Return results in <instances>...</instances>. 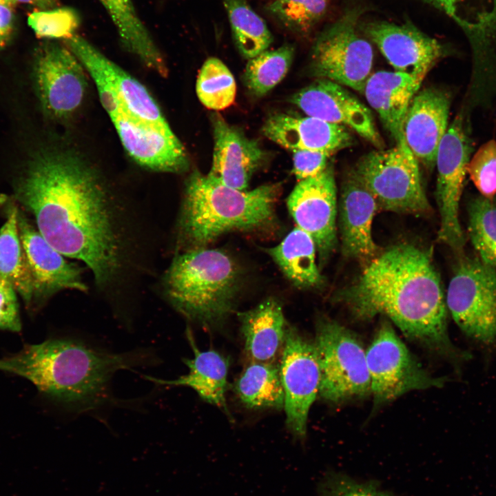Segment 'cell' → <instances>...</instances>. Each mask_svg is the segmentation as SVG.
<instances>
[{
	"label": "cell",
	"instance_id": "obj_1",
	"mask_svg": "<svg viewBox=\"0 0 496 496\" xmlns=\"http://www.w3.org/2000/svg\"><path fill=\"white\" fill-rule=\"evenodd\" d=\"M13 189L44 238L64 256L83 262L99 287L121 281L130 245L125 209L86 161L71 152H41Z\"/></svg>",
	"mask_w": 496,
	"mask_h": 496
},
{
	"label": "cell",
	"instance_id": "obj_2",
	"mask_svg": "<svg viewBox=\"0 0 496 496\" xmlns=\"http://www.w3.org/2000/svg\"><path fill=\"white\" fill-rule=\"evenodd\" d=\"M334 298L360 320L386 316L407 338L457 368L472 358L450 339L446 299L430 250L409 243L387 248Z\"/></svg>",
	"mask_w": 496,
	"mask_h": 496
},
{
	"label": "cell",
	"instance_id": "obj_3",
	"mask_svg": "<svg viewBox=\"0 0 496 496\" xmlns=\"http://www.w3.org/2000/svg\"><path fill=\"white\" fill-rule=\"evenodd\" d=\"M143 350L115 353L71 338H52L25 344L0 359V370L23 377L50 398L72 410L89 411L109 398V386L119 370L148 364Z\"/></svg>",
	"mask_w": 496,
	"mask_h": 496
},
{
	"label": "cell",
	"instance_id": "obj_4",
	"mask_svg": "<svg viewBox=\"0 0 496 496\" xmlns=\"http://www.w3.org/2000/svg\"><path fill=\"white\" fill-rule=\"evenodd\" d=\"M280 189L279 183H268L239 190L193 171L185 183L177 223L180 251L207 247L228 232L270 229Z\"/></svg>",
	"mask_w": 496,
	"mask_h": 496
},
{
	"label": "cell",
	"instance_id": "obj_5",
	"mask_svg": "<svg viewBox=\"0 0 496 496\" xmlns=\"http://www.w3.org/2000/svg\"><path fill=\"white\" fill-rule=\"evenodd\" d=\"M240 284L235 260L222 249L207 247L176 254L163 278L165 296L174 308L208 327L231 313Z\"/></svg>",
	"mask_w": 496,
	"mask_h": 496
},
{
	"label": "cell",
	"instance_id": "obj_6",
	"mask_svg": "<svg viewBox=\"0 0 496 496\" xmlns=\"http://www.w3.org/2000/svg\"><path fill=\"white\" fill-rule=\"evenodd\" d=\"M352 172L373 194L379 209L417 216L431 210L419 162L404 136L390 149L364 155Z\"/></svg>",
	"mask_w": 496,
	"mask_h": 496
},
{
	"label": "cell",
	"instance_id": "obj_7",
	"mask_svg": "<svg viewBox=\"0 0 496 496\" xmlns=\"http://www.w3.org/2000/svg\"><path fill=\"white\" fill-rule=\"evenodd\" d=\"M313 344L320 371L319 395L324 400L336 403L371 394L366 351L353 331L322 317Z\"/></svg>",
	"mask_w": 496,
	"mask_h": 496
},
{
	"label": "cell",
	"instance_id": "obj_8",
	"mask_svg": "<svg viewBox=\"0 0 496 496\" xmlns=\"http://www.w3.org/2000/svg\"><path fill=\"white\" fill-rule=\"evenodd\" d=\"M446 304L469 339L486 348L496 346V269L479 258L457 256Z\"/></svg>",
	"mask_w": 496,
	"mask_h": 496
},
{
	"label": "cell",
	"instance_id": "obj_9",
	"mask_svg": "<svg viewBox=\"0 0 496 496\" xmlns=\"http://www.w3.org/2000/svg\"><path fill=\"white\" fill-rule=\"evenodd\" d=\"M360 12L348 11L316 39L311 54L312 74L363 94L371 74L373 48L358 31Z\"/></svg>",
	"mask_w": 496,
	"mask_h": 496
},
{
	"label": "cell",
	"instance_id": "obj_10",
	"mask_svg": "<svg viewBox=\"0 0 496 496\" xmlns=\"http://www.w3.org/2000/svg\"><path fill=\"white\" fill-rule=\"evenodd\" d=\"M373 408L416 390L441 388L448 379L426 371L391 324H381L366 351Z\"/></svg>",
	"mask_w": 496,
	"mask_h": 496
},
{
	"label": "cell",
	"instance_id": "obj_11",
	"mask_svg": "<svg viewBox=\"0 0 496 496\" xmlns=\"http://www.w3.org/2000/svg\"><path fill=\"white\" fill-rule=\"evenodd\" d=\"M472 152L468 118L461 111L448 127L437 152L435 196L440 216L438 239L457 256L466 242L462 229L459 201Z\"/></svg>",
	"mask_w": 496,
	"mask_h": 496
},
{
	"label": "cell",
	"instance_id": "obj_12",
	"mask_svg": "<svg viewBox=\"0 0 496 496\" xmlns=\"http://www.w3.org/2000/svg\"><path fill=\"white\" fill-rule=\"evenodd\" d=\"M63 43L92 78L109 116L121 114L159 125L168 124L145 86L85 38L76 34Z\"/></svg>",
	"mask_w": 496,
	"mask_h": 496
},
{
	"label": "cell",
	"instance_id": "obj_13",
	"mask_svg": "<svg viewBox=\"0 0 496 496\" xmlns=\"http://www.w3.org/2000/svg\"><path fill=\"white\" fill-rule=\"evenodd\" d=\"M85 71L65 44L46 41L39 47L34 78L41 107L48 116L65 118L81 105L87 85Z\"/></svg>",
	"mask_w": 496,
	"mask_h": 496
},
{
	"label": "cell",
	"instance_id": "obj_14",
	"mask_svg": "<svg viewBox=\"0 0 496 496\" xmlns=\"http://www.w3.org/2000/svg\"><path fill=\"white\" fill-rule=\"evenodd\" d=\"M279 366L287 426L296 438L304 441L309 410L319 394L320 371L313 343L291 326Z\"/></svg>",
	"mask_w": 496,
	"mask_h": 496
},
{
	"label": "cell",
	"instance_id": "obj_15",
	"mask_svg": "<svg viewBox=\"0 0 496 496\" xmlns=\"http://www.w3.org/2000/svg\"><path fill=\"white\" fill-rule=\"evenodd\" d=\"M297 227L313 238L321 265L337 244V187L334 169L328 164L319 174L298 181L287 201Z\"/></svg>",
	"mask_w": 496,
	"mask_h": 496
},
{
	"label": "cell",
	"instance_id": "obj_16",
	"mask_svg": "<svg viewBox=\"0 0 496 496\" xmlns=\"http://www.w3.org/2000/svg\"><path fill=\"white\" fill-rule=\"evenodd\" d=\"M291 101L307 116L349 127L378 149H384L371 112L342 85L318 79L295 93Z\"/></svg>",
	"mask_w": 496,
	"mask_h": 496
},
{
	"label": "cell",
	"instance_id": "obj_17",
	"mask_svg": "<svg viewBox=\"0 0 496 496\" xmlns=\"http://www.w3.org/2000/svg\"><path fill=\"white\" fill-rule=\"evenodd\" d=\"M19 237L30 271L32 305L39 306L53 295L65 289L85 291L87 289L77 265L65 260L28 220L17 206Z\"/></svg>",
	"mask_w": 496,
	"mask_h": 496
},
{
	"label": "cell",
	"instance_id": "obj_18",
	"mask_svg": "<svg viewBox=\"0 0 496 496\" xmlns=\"http://www.w3.org/2000/svg\"><path fill=\"white\" fill-rule=\"evenodd\" d=\"M110 119L124 149L140 165L161 172L187 170V151L168 124L159 125L125 114H115Z\"/></svg>",
	"mask_w": 496,
	"mask_h": 496
},
{
	"label": "cell",
	"instance_id": "obj_19",
	"mask_svg": "<svg viewBox=\"0 0 496 496\" xmlns=\"http://www.w3.org/2000/svg\"><path fill=\"white\" fill-rule=\"evenodd\" d=\"M364 31L395 71L422 81L446 54L445 48L437 40L409 22L396 24L375 21L367 23Z\"/></svg>",
	"mask_w": 496,
	"mask_h": 496
},
{
	"label": "cell",
	"instance_id": "obj_20",
	"mask_svg": "<svg viewBox=\"0 0 496 496\" xmlns=\"http://www.w3.org/2000/svg\"><path fill=\"white\" fill-rule=\"evenodd\" d=\"M214 136L211 180L239 190H247L253 174L264 164L267 154L257 141L229 125L220 114H211Z\"/></svg>",
	"mask_w": 496,
	"mask_h": 496
},
{
	"label": "cell",
	"instance_id": "obj_21",
	"mask_svg": "<svg viewBox=\"0 0 496 496\" xmlns=\"http://www.w3.org/2000/svg\"><path fill=\"white\" fill-rule=\"evenodd\" d=\"M341 187L338 214L342 254L368 263L380 253L372 235L378 203L352 171Z\"/></svg>",
	"mask_w": 496,
	"mask_h": 496
},
{
	"label": "cell",
	"instance_id": "obj_22",
	"mask_svg": "<svg viewBox=\"0 0 496 496\" xmlns=\"http://www.w3.org/2000/svg\"><path fill=\"white\" fill-rule=\"evenodd\" d=\"M449 94L442 89L418 91L406 112L403 136L406 145L426 169L433 171L440 142L448 129Z\"/></svg>",
	"mask_w": 496,
	"mask_h": 496
},
{
	"label": "cell",
	"instance_id": "obj_23",
	"mask_svg": "<svg viewBox=\"0 0 496 496\" xmlns=\"http://www.w3.org/2000/svg\"><path fill=\"white\" fill-rule=\"evenodd\" d=\"M262 132L276 144L290 149L322 152L333 155L353 144L349 130L312 116L276 114L264 123Z\"/></svg>",
	"mask_w": 496,
	"mask_h": 496
},
{
	"label": "cell",
	"instance_id": "obj_24",
	"mask_svg": "<svg viewBox=\"0 0 496 496\" xmlns=\"http://www.w3.org/2000/svg\"><path fill=\"white\" fill-rule=\"evenodd\" d=\"M422 81L408 74L381 70L366 82L363 94L395 142L403 136L406 112Z\"/></svg>",
	"mask_w": 496,
	"mask_h": 496
},
{
	"label": "cell",
	"instance_id": "obj_25",
	"mask_svg": "<svg viewBox=\"0 0 496 496\" xmlns=\"http://www.w3.org/2000/svg\"><path fill=\"white\" fill-rule=\"evenodd\" d=\"M466 34L473 55L472 72L496 74V0H449Z\"/></svg>",
	"mask_w": 496,
	"mask_h": 496
},
{
	"label": "cell",
	"instance_id": "obj_26",
	"mask_svg": "<svg viewBox=\"0 0 496 496\" xmlns=\"http://www.w3.org/2000/svg\"><path fill=\"white\" fill-rule=\"evenodd\" d=\"M245 349L251 362H274L282 353L289 327L280 302L269 298L238 313Z\"/></svg>",
	"mask_w": 496,
	"mask_h": 496
},
{
	"label": "cell",
	"instance_id": "obj_27",
	"mask_svg": "<svg viewBox=\"0 0 496 496\" xmlns=\"http://www.w3.org/2000/svg\"><path fill=\"white\" fill-rule=\"evenodd\" d=\"M187 336L194 352L192 359L184 360L189 372L172 380L148 375H145V378L161 385L190 387L204 401L219 408L230 416L225 397L228 360L216 351L198 349L190 330L187 331Z\"/></svg>",
	"mask_w": 496,
	"mask_h": 496
},
{
	"label": "cell",
	"instance_id": "obj_28",
	"mask_svg": "<svg viewBox=\"0 0 496 496\" xmlns=\"http://www.w3.org/2000/svg\"><path fill=\"white\" fill-rule=\"evenodd\" d=\"M287 278L296 287H319L322 275L316 262L313 238L298 227L292 229L276 246L265 249Z\"/></svg>",
	"mask_w": 496,
	"mask_h": 496
},
{
	"label": "cell",
	"instance_id": "obj_29",
	"mask_svg": "<svg viewBox=\"0 0 496 496\" xmlns=\"http://www.w3.org/2000/svg\"><path fill=\"white\" fill-rule=\"evenodd\" d=\"M116 28L123 48L161 75L167 72L163 57L132 0H99Z\"/></svg>",
	"mask_w": 496,
	"mask_h": 496
},
{
	"label": "cell",
	"instance_id": "obj_30",
	"mask_svg": "<svg viewBox=\"0 0 496 496\" xmlns=\"http://www.w3.org/2000/svg\"><path fill=\"white\" fill-rule=\"evenodd\" d=\"M0 206L6 221L0 229V273L23 298L27 307L32 305V281L19 237L17 209L13 199L0 194Z\"/></svg>",
	"mask_w": 496,
	"mask_h": 496
},
{
	"label": "cell",
	"instance_id": "obj_31",
	"mask_svg": "<svg viewBox=\"0 0 496 496\" xmlns=\"http://www.w3.org/2000/svg\"><path fill=\"white\" fill-rule=\"evenodd\" d=\"M235 392L247 408H284V391L280 366L274 362H251L236 381Z\"/></svg>",
	"mask_w": 496,
	"mask_h": 496
},
{
	"label": "cell",
	"instance_id": "obj_32",
	"mask_svg": "<svg viewBox=\"0 0 496 496\" xmlns=\"http://www.w3.org/2000/svg\"><path fill=\"white\" fill-rule=\"evenodd\" d=\"M235 43L243 57L250 59L268 50L273 36L265 21L246 0H222Z\"/></svg>",
	"mask_w": 496,
	"mask_h": 496
},
{
	"label": "cell",
	"instance_id": "obj_33",
	"mask_svg": "<svg viewBox=\"0 0 496 496\" xmlns=\"http://www.w3.org/2000/svg\"><path fill=\"white\" fill-rule=\"evenodd\" d=\"M294 53L293 45L287 43L248 59L243 79L249 91L256 96L267 94L285 77Z\"/></svg>",
	"mask_w": 496,
	"mask_h": 496
},
{
	"label": "cell",
	"instance_id": "obj_34",
	"mask_svg": "<svg viewBox=\"0 0 496 496\" xmlns=\"http://www.w3.org/2000/svg\"><path fill=\"white\" fill-rule=\"evenodd\" d=\"M468 234L479 258L496 269V196L471 198L467 207Z\"/></svg>",
	"mask_w": 496,
	"mask_h": 496
},
{
	"label": "cell",
	"instance_id": "obj_35",
	"mask_svg": "<svg viewBox=\"0 0 496 496\" xmlns=\"http://www.w3.org/2000/svg\"><path fill=\"white\" fill-rule=\"evenodd\" d=\"M199 101L207 109L219 111L231 106L236 95V84L226 65L216 57L202 65L196 84Z\"/></svg>",
	"mask_w": 496,
	"mask_h": 496
},
{
	"label": "cell",
	"instance_id": "obj_36",
	"mask_svg": "<svg viewBox=\"0 0 496 496\" xmlns=\"http://www.w3.org/2000/svg\"><path fill=\"white\" fill-rule=\"evenodd\" d=\"M80 23L78 12L68 6L33 10L28 17V24L37 37L46 39L65 41L77 34Z\"/></svg>",
	"mask_w": 496,
	"mask_h": 496
},
{
	"label": "cell",
	"instance_id": "obj_37",
	"mask_svg": "<svg viewBox=\"0 0 496 496\" xmlns=\"http://www.w3.org/2000/svg\"><path fill=\"white\" fill-rule=\"evenodd\" d=\"M329 0H273L267 10L285 27L309 31L324 14Z\"/></svg>",
	"mask_w": 496,
	"mask_h": 496
},
{
	"label": "cell",
	"instance_id": "obj_38",
	"mask_svg": "<svg viewBox=\"0 0 496 496\" xmlns=\"http://www.w3.org/2000/svg\"><path fill=\"white\" fill-rule=\"evenodd\" d=\"M317 493L318 496H396L377 480L359 481L334 470L324 473L317 485Z\"/></svg>",
	"mask_w": 496,
	"mask_h": 496
},
{
	"label": "cell",
	"instance_id": "obj_39",
	"mask_svg": "<svg viewBox=\"0 0 496 496\" xmlns=\"http://www.w3.org/2000/svg\"><path fill=\"white\" fill-rule=\"evenodd\" d=\"M467 173L481 196H496V141L490 140L475 153L467 165Z\"/></svg>",
	"mask_w": 496,
	"mask_h": 496
},
{
	"label": "cell",
	"instance_id": "obj_40",
	"mask_svg": "<svg viewBox=\"0 0 496 496\" xmlns=\"http://www.w3.org/2000/svg\"><path fill=\"white\" fill-rule=\"evenodd\" d=\"M331 155L309 150L293 151V173L298 181L316 176L327 167Z\"/></svg>",
	"mask_w": 496,
	"mask_h": 496
},
{
	"label": "cell",
	"instance_id": "obj_41",
	"mask_svg": "<svg viewBox=\"0 0 496 496\" xmlns=\"http://www.w3.org/2000/svg\"><path fill=\"white\" fill-rule=\"evenodd\" d=\"M0 329L12 332L21 330L16 291L9 282L0 288Z\"/></svg>",
	"mask_w": 496,
	"mask_h": 496
},
{
	"label": "cell",
	"instance_id": "obj_42",
	"mask_svg": "<svg viewBox=\"0 0 496 496\" xmlns=\"http://www.w3.org/2000/svg\"><path fill=\"white\" fill-rule=\"evenodd\" d=\"M16 29V17L12 7L0 4V52L11 41Z\"/></svg>",
	"mask_w": 496,
	"mask_h": 496
},
{
	"label": "cell",
	"instance_id": "obj_43",
	"mask_svg": "<svg viewBox=\"0 0 496 496\" xmlns=\"http://www.w3.org/2000/svg\"><path fill=\"white\" fill-rule=\"evenodd\" d=\"M16 2L32 7L34 10H45L59 6L58 0H16Z\"/></svg>",
	"mask_w": 496,
	"mask_h": 496
},
{
	"label": "cell",
	"instance_id": "obj_44",
	"mask_svg": "<svg viewBox=\"0 0 496 496\" xmlns=\"http://www.w3.org/2000/svg\"><path fill=\"white\" fill-rule=\"evenodd\" d=\"M434 7L444 11L447 15L456 21V12L449 0H424Z\"/></svg>",
	"mask_w": 496,
	"mask_h": 496
},
{
	"label": "cell",
	"instance_id": "obj_45",
	"mask_svg": "<svg viewBox=\"0 0 496 496\" xmlns=\"http://www.w3.org/2000/svg\"><path fill=\"white\" fill-rule=\"evenodd\" d=\"M0 4L14 8L17 3L16 0H0Z\"/></svg>",
	"mask_w": 496,
	"mask_h": 496
},
{
	"label": "cell",
	"instance_id": "obj_46",
	"mask_svg": "<svg viewBox=\"0 0 496 496\" xmlns=\"http://www.w3.org/2000/svg\"><path fill=\"white\" fill-rule=\"evenodd\" d=\"M7 282H8L0 273V288Z\"/></svg>",
	"mask_w": 496,
	"mask_h": 496
}]
</instances>
